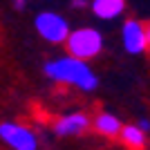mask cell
<instances>
[{"mask_svg":"<svg viewBox=\"0 0 150 150\" xmlns=\"http://www.w3.org/2000/svg\"><path fill=\"white\" fill-rule=\"evenodd\" d=\"M45 74L56 83H69L79 90H94L99 85V79L90 65L83 58L76 56H63L56 61L45 63Z\"/></svg>","mask_w":150,"mask_h":150,"instance_id":"obj_1","label":"cell"},{"mask_svg":"<svg viewBox=\"0 0 150 150\" xmlns=\"http://www.w3.org/2000/svg\"><path fill=\"white\" fill-rule=\"evenodd\" d=\"M90 117L85 112H72V114H65L61 119L54 121V132L61 134V137H72V134H81L90 128Z\"/></svg>","mask_w":150,"mask_h":150,"instance_id":"obj_6","label":"cell"},{"mask_svg":"<svg viewBox=\"0 0 150 150\" xmlns=\"http://www.w3.org/2000/svg\"><path fill=\"white\" fill-rule=\"evenodd\" d=\"M25 5H27V0H13V7H16V9H25Z\"/></svg>","mask_w":150,"mask_h":150,"instance_id":"obj_10","label":"cell"},{"mask_svg":"<svg viewBox=\"0 0 150 150\" xmlns=\"http://www.w3.org/2000/svg\"><path fill=\"white\" fill-rule=\"evenodd\" d=\"M119 139L128 150H146V132L139 125H121Z\"/></svg>","mask_w":150,"mask_h":150,"instance_id":"obj_7","label":"cell"},{"mask_svg":"<svg viewBox=\"0 0 150 150\" xmlns=\"http://www.w3.org/2000/svg\"><path fill=\"white\" fill-rule=\"evenodd\" d=\"M139 128H141V130H150V123H148V121H146V119H141V123H139Z\"/></svg>","mask_w":150,"mask_h":150,"instance_id":"obj_11","label":"cell"},{"mask_svg":"<svg viewBox=\"0 0 150 150\" xmlns=\"http://www.w3.org/2000/svg\"><path fill=\"white\" fill-rule=\"evenodd\" d=\"M144 25H146V38H148V47H150V20L144 23Z\"/></svg>","mask_w":150,"mask_h":150,"instance_id":"obj_12","label":"cell"},{"mask_svg":"<svg viewBox=\"0 0 150 150\" xmlns=\"http://www.w3.org/2000/svg\"><path fill=\"white\" fill-rule=\"evenodd\" d=\"M92 128L99 134L103 137H117L121 130V121L114 117V114H108V112H99L96 117L92 119Z\"/></svg>","mask_w":150,"mask_h":150,"instance_id":"obj_9","label":"cell"},{"mask_svg":"<svg viewBox=\"0 0 150 150\" xmlns=\"http://www.w3.org/2000/svg\"><path fill=\"white\" fill-rule=\"evenodd\" d=\"M125 9V0H92V11L96 18L103 20H112L119 13H123Z\"/></svg>","mask_w":150,"mask_h":150,"instance_id":"obj_8","label":"cell"},{"mask_svg":"<svg viewBox=\"0 0 150 150\" xmlns=\"http://www.w3.org/2000/svg\"><path fill=\"white\" fill-rule=\"evenodd\" d=\"M72 5L74 7H85V0H72Z\"/></svg>","mask_w":150,"mask_h":150,"instance_id":"obj_13","label":"cell"},{"mask_svg":"<svg viewBox=\"0 0 150 150\" xmlns=\"http://www.w3.org/2000/svg\"><path fill=\"white\" fill-rule=\"evenodd\" d=\"M65 47H67L69 56L90 61V58L101 54V50H103V36L96 29H92V27H81V29L69 31V36L65 38Z\"/></svg>","mask_w":150,"mask_h":150,"instance_id":"obj_2","label":"cell"},{"mask_svg":"<svg viewBox=\"0 0 150 150\" xmlns=\"http://www.w3.org/2000/svg\"><path fill=\"white\" fill-rule=\"evenodd\" d=\"M0 139L7 146H11L13 150H36L38 148L36 134L29 128H25L20 123H11V121L0 123Z\"/></svg>","mask_w":150,"mask_h":150,"instance_id":"obj_4","label":"cell"},{"mask_svg":"<svg viewBox=\"0 0 150 150\" xmlns=\"http://www.w3.org/2000/svg\"><path fill=\"white\" fill-rule=\"evenodd\" d=\"M36 31L40 34V36L45 38V40H50V43H65V38L69 36V25L67 20L63 18V16H58V13L54 11H43L36 16Z\"/></svg>","mask_w":150,"mask_h":150,"instance_id":"obj_3","label":"cell"},{"mask_svg":"<svg viewBox=\"0 0 150 150\" xmlns=\"http://www.w3.org/2000/svg\"><path fill=\"white\" fill-rule=\"evenodd\" d=\"M121 38H123V47L130 54H144L148 50V38H146V25L141 20L128 18L121 29Z\"/></svg>","mask_w":150,"mask_h":150,"instance_id":"obj_5","label":"cell"}]
</instances>
